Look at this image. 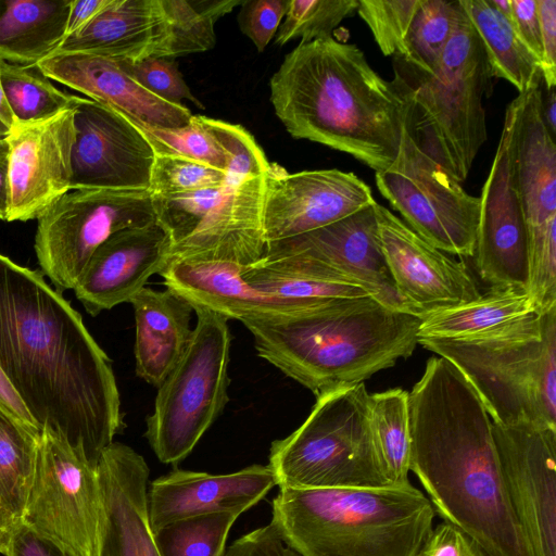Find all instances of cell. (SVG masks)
Returning <instances> with one entry per match:
<instances>
[{"label": "cell", "instance_id": "1", "mask_svg": "<svg viewBox=\"0 0 556 556\" xmlns=\"http://www.w3.org/2000/svg\"><path fill=\"white\" fill-rule=\"evenodd\" d=\"M0 368L37 428L97 467L125 427L111 359L40 269L1 252Z\"/></svg>", "mask_w": 556, "mask_h": 556}, {"label": "cell", "instance_id": "2", "mask_svg": "<svg viewBox=\"0 0 556 556\" xmlns=\"http://www.w3.org/2000/svg\"><path fill=\"white\" fill-rule=\"evenodd\" d=\"M409 471L435 514L485 556H533L515 516L479 395L446 358L427 362L408 393Z\"/></svg>", "mask_w": 556, "mask_h": 556}, {"label": "cell", "instance_id": "3", "mask_svg": "<svg viewBox=\"0 0 556 556\" xmlns=\"http://www.w3.org/2000/svg\"><path fill=\"white\" fill-rule=\"evenodd\" d=\"M277 117L294 138L350 154L377 172L396 159L407 103L354 43L332 36L300 43L269 81Z\"/></svg>", "mask_w": 556, "mask_h": 556}, {"label": "cell", "instance_id": "4", "mask_svg": "<svg viewBox=\"0 0 556 556\" xmlns=\"http://www.w3.org/2000/svg\"><path fill=\"white\" fill-rule=\"evenodd\" d=\"M241 321L260 357L317 396L362 383L409 357L421 317L364 295L323 299L295 314Z\"/></svg>", "mask_w": 556, "mask_h": 556}, {"label": "cell", "instance_id": "5", "mask_svg": "<svg viewBox=\"0 0 556 556\" xmlns=\"http://www.w3.org/2000/svg\"><path fill=\"white\" fill-rule=\"evenodd\" d=\"M435 511L410 482L378 488H279L271 521L300 556H415Z\"/></svg>", "mask_w": 556, "mask_h": 556}, {"label": "cell", "instance_id": "6", "mask_svg": "<svg viewBox=\"0 0 556 556\" xmlns=\"http://www.w3.org/2000/svg\"><path fill=\"white\" fill-rule=\"evenodd\" d=\"M492 78L484 49L462 7L430 73L395 60L393 80L407 103V131L459 184L488 139L483 98L491 93Z\"/></svg>", "mask_w": 556, "mask_h": 556}, {"label": "cell", "instance_id": "7", "mask_svg": "<svg viewBox=\"0 0 556 556\" xmlns=\"http://www.w3.org/2000/svg\"><path fill=\"white\" fill-rule=\"evenodd\" d=\"M418 344L463 374L492 422L556 428V307L481 337Z\"/></svg>", "mask_w": 556, "mask_h": 556}, {"label": "cell", "instance_id": "8", "mask_svg": "<svg viewBox=\"0 0 556 556\" xmlns=\"http://www.w3.org/2000/svg\"><path fill=\"white\" fill-rule=\"evenodd\" d=\"M364 384L338 387L316 396L305 421L271 443L268 466L279 488L339 489L389 485L369 424Z\"/></svg>", "mask_w": 556, "mask_h": 556}, {"label": "cell", "instance_id": "9", "mask_svg": "<svg viewBox=\"0 0 556 556\" xmlns=\"http://www.w3.org/2000/svg\"><path fill=\"white\" fill-rule=\"evenodd\" d=\"M197 325L180 359L157 388L146 438L160 462L185 459L229 401L231 336L225 316L192 304Z\"/></svg>", "mask_w": 556, "mask_h": 556}, {"label": "cell", "instance_id": "10", "mask_svg": "<svg viewBox=\"0 0 556 556\" xmlns=\"http://www.w3.org/2000/svg\"><path fill=\"white\" fill-rule=\"evenodd\" d=\"M155 220L149 190H71L37 218L34 247L40 270L59 292L73 290L104 241Z\"/></svg>", "mask_w": 556, "mask_h": 556}, {"label": "cell", "instance_id": "11", "mask_svg": "<svg viewBox=\"0 0 556 556\" xmlns=\"http://www.w3.org/2000/svg\"><path fill=\"white\" fill-rule=\"evenodd\" d=\"M376 185L403 222L444 253L472 257L480 199L429 156L404 126L394 162L376 173Z\"/></svg>", "mask_w": 556, "mask_h": 556}, {"label": "cell", "instance_id": "12", "mask_svg": "<svg viewBox=\"0 0 556 556\" xmlns=\"http://www.w3.org/2000/svg\"><path fill=\"white\" fill-rule=\"evenodd\" d=\"M375 204L321 228L267 243L260 264L280 273L358 283L386 306L408 312L384 258Z\"/></svg>", "mask_w": 556, "mask_h": 556}, {"label": "cell", "instance_id": "13", "mask_svg": "<svg viewBox=\"0 0 556 556\" xmlns=\"http://www.w3.org/2000/svg\"><path fill=\"white\" fill-rule=\"evenodd\" d=\"M101 510L97 467L61 439L41 431L31 484L18 521L75 556H97Z\"/></svg>", "mask_w": 556, "mask_h": 556}, {"label": "cell", "instance_id": "14", "mask_svg": "<svg viewBox=\"0 0 556 556\" xmlns=\"http://www.w3.org/2000/svg\"><path fill=\"white\" fill-rule=\"evenodd\" d=\"M508 496L533 556H556V428L492 422Z\"/></svg>", "mask_w": 556, "mask_h": 556}, {"label": "cell", "instance_id": "15", "mask_svg": "<svg viewBox=\"0 0 556 556\" xmlns=\"http://www.w3.org/2000/svg\"><path fill=\"white\" fill-rule=\"evenodd\" d=\"M72 109L71 190H149L155 153L141 131L123 114L88 98L73 96Z\"/></svg>", "mask_w": 556, "mask_h": 556}, {"label": "cell", "instance_id": "16", "mask_svg": "<svg viewBox=\"0 0 556 556\" xmlns=\"http://www.w3.org/2000/svg\"><path fill=\"white\" fill-rule=\"evenodd\" d=\"M376 203L357 175L337 168L288 173L269 164L264 175L262 225L266 243L292 238Z\"/></svg>", "mask_w": 556, "mask_h": 556}, {"label": "cell", "instance_id": "17", "mask_svg": "<svg viewBox=\"0 0 556 556\" xmlns=\"http://www.w3.org/2000/svg\"><path fill=\"white\" fill-rule=\"evenodd\" d=\"M375 213L389 271L409 313L421 317L480 296L463 262L424 240L387 207L376 203Z\"/></svg>", "mask_w": 556, "mask_h": 556}, {"label": "cell", "instance_id": "18", "mask_svg": "<svg viewBox=\"0 0 556 556\" xmlns=\"http://www.w3.org/2000/svg\"><path fill=\"white\" fill-rule=\"evenodd\" d=\"M475 265L491 288L526 290L528 238L518 192L507 117L480 195Z\"/></svg>", "mask_w": 556, "mask_h": 556}, {"label": "cell", "instance_id": "19", "mask_svg": "<svg viewBox=\"0 0 556 556\" xmlns=\"http://www.w3.org/2000/svg\"><path fill=\"white\" fill-rule=\"evenodd\" d=\"M7 141L10 149L7 222L37 219L71 190L73 109L42 121L16 122Z\"/></svg>", "mask_w": 556, "mask_h": 556}, {"label": "cell", "instance_id": "20", "mask_svg": "<svg viewBox=\"0 0 556 556\" xmlns=\"http://www.w3.org/2000/svg\"><path fill=\"white\" fill-rule=\"evenodd\" d=\"M101 521L97 556H161L148 509L149 467L130 446L113 442L97 466Z\"/></svg>", "mask_w": 556, "mask_h": 556}, {"label": "cell", "instance_id": "21", "mask_svg": "<svg viewBox=\"0 0 556 556\" xmlns=\"http://www.w3.org/2000/svg\"><path fill=\"white\" fill-rule=\"evenodd\" d=\"M170 240L155 220L121 230L91 255L75 288L78 301L91 315L130 302L149 278L165 268Z\"/></svg>", "mask_w": 556, "mask_h": 556}, {"label": "cell", "instance_id": "22", "mask_svg": "<svg viewBox=\"0 0 556 556\" xmlns=\"http://www.w3.org/2000/svg\"><path fill=\"white\" fill-rule=\"evenodd\" d=\"M277 481L268 465H252L226 475L176 469L148 489L152 531L176 520L215 513L241 515L257 504Z\"/></svg>", "mask_w": 556, "mask_h": 556}, {"label": "cell", "instance_id": "23", "mask_svg": "<svg viewBox=\"0 0 556 556\" xmlns=\"http://www.w3.org/2000/svg\"><path fill=\"white\" fill-rule=\"evenodd\" d=\"M37 66L51 80L150 126L181 127L187 125L192 116L184 104L167 102L148 91L114 59L86 53L55 52L40 61Z\"/></svg>", "mask_w": 556, "mask_h": 556}, {"label": "cell", "instance_id": "24", "mask_svg": "<svg viewBox=\"0 0 556 556\" xmlns=\"http://www.w3.org/2000/svg\"><path fill=\"white\" fill-rule=\"evenodd\" d=\"M243 268L222 260L170 258L160 275L167 289L227 319L295 314L323 300L263 292L242 279Z\"/></svg>", "mask_w": 556, "mask_h": 556}, {"label": "cell", "instance_id": "25", "mask_svg": "<svg viewBox=\"0 0 556 556\" xmlns=\"http://www.w3.org/2000/svg\"><path fill=\"white\" fill-rule=\"evenodd\" d=\"M542 84L519 93L505 112L527 229L556 218V142L542 114Z\"/></svg>", "mask_w": 556, "mask_h": 556}, {"label": "cell", "instance_id": "26", "mask_svg": "<svg viewBox=\"0 0 556 556\" xmlns=\"http://www.w3.org/2000/svg\"><path fill=\"white\" fill-rule=\"evenodd\" d=\"M172 29L162 0H112L55 52L86 53L137 63L170 55ZM54 52V53H55Z\"/></svg>", "mask_w": 556, "mask_h": 556}, {"label": "cell", "instance_id": "27", "mask_svg": "<svg viewBox=\"0 0 556 556\" xmlns=\"http://www.w3.org/2000/svg\"><path fill=\"white\" fill-rule=\"evenodd\" d=\"M130 303L136 321V375L159 388L190 342L193 306L167 288L144 287Z\"/></svg>", "mask_w": 556, "mask_h": 556}, {"label": "cell", "instance_id": "28", "mask_svg": "<svg viewBox=\"0 0 556 556\" xmlns=\"http://www.w3.org/2000/svg\"><path fill=\"white\" fill-rule=\"evenodd\" d=\"M71 0H0V59L31 66L66 37Z\"/></svg>", "mask_w": 556, "mask_h": 556}, {"label": "cell", "instance_id": "29", "mask_svg": "<svg viewBox=\"0 0 556 556\" xmlns=\"http://www.w3.org/2000/svg\"><path fill=\"white\" fill-rule=\"evenodd\" d=\"M534 313L525 289L491 288L473 301L421 316L418 339L477 338Z\"/></svg>", "mask_w": 556, "mask_h": 556}, {"label": "cell", "instance_id": "30", "mask_svg": "<svg viewBox=\"0 0 556 556\" xmlns=\"http://www.w3.org/2000/svg\"><path fill=\"white\" fill-rule=\"evenodd\" d=\"M486 54L493 77L509 81L519 93L542 80L540 65L492 0H458Z\"/></svg>", "mask_w": 556, "mask_h": 556}, {"label": "cell", "instance_id": "31", "mask_svg": "<svg viewBox=\"0 0 556 556\" xmlns=\"http://www.w3.org/2000/svg\"><path fill=\"white\" fill-rule=\"evenodd\" d=\"M368 408L374 445L387 483H409L408 392L395 388L369 394Z\"/></svg>", "mask_w": 556, "mask_h": 556}, {"label": "cell", "instance_id": "32", "mask_svg": "<svg viewBox=\"0 0 556 556\" xmlns=\"http://www.w3.org/2000/svg\"><path fill=\"white\" fill-rule=\"evenodd\" d=\"M40 434L0 408V503L15 522L26 505Z\"/></svg>", "mask_w": 556, "mask_h": 556}, {"label": "cell", "instance_id": "33", "mask_svg": "<svg viewBox=\"0 0 556 556\" xmlns=\"http://www.w3.org/2000/svg\"><path fill=\"white\" fill-rule=\"evenodd\" d=\"M0 83L17 123L42 121L72 108L73 94L58 89L37 65L0 59Z\"/></svg>", "mask_w": 556, "mask_h": 556}, {"label": "cell", "instance_id": "34", "mask_svg": "<svg viewBox=\"0 0 556 556\" xmlns=\"http://www.w3.org/2000/svg\"><path fill=\"white\" fill-rule=\"evenodd\" d=\"M243 0H162L172 29L169 59L215 46V22Z\"/></svg>", "mask_w": 556, "mask_h": 556}, {"label": "cell", "instance_id": "35", "mask_svg": "<svg viewBox=\"0 0 556 556\" xmlns=\"http://www.w3.org/2000/svg\"><path fill=\"white\" fill-rule=\"evenodd\" d=\"M459 12L458 0H424L408 30L406 54L394 60L430 73L453 34Z\"/></svg>", "mask_w": 556, "mask_h": 556}, {"label": "cell", "instance_id": "36", "mask_svg": "<svg viewBox=\"0 0 556 556\" xmlns=\"http://www.w3.org/2000/svg\"><path fill=\"white\" fill-rule=\"evenodd\" d=\"M240 515L215 513L170 522L154 533L161 556H224L229 531Z\"/></svg>", "mask_w": 556, "mask_h": 556}, {"label": "cell", "instance_id": "37", "mask_svg": "<svg viewBox=\"0 0 556 556\" xmlns=\"http://www.w3.org/2000/svg\"><path fill=\"white\" fill-rule=\"evenodd\" d=\"M126 118L147 138L155 155L188 157L225 172V154L213 135L202 124L200 115H192L187 125L175 128L150 126Z\"/></svg>", "mask_w": 556, "mask_h": 556}, {"label": "cell", "instance_id": "38", "mask_svg": "<svg viewBox=\"0 0 556 556\" xmlns=\"http://www.w3.org/2000/svg\"><path fill=\"white\" fill-rule=\"evenodd\" d=\"M357 5L358 0H289L275 43L283 46L295 38L305 43L330 37L333 29L357 10Z\"/></svg>", "mask_w": 556, "mask_h": 556}, {"label": "cell", "instance_id": "39", "mask_svg": "<svg viewBox=\"0 0 556 556\" xmlns=\"http://www.w3.org/2000/svg\"><path fill=\"white\" fill-rule=\"evenodd\" d=\"M241 277L263 292L294 299L317 300L371 295L368 290L358 285L279 273L258 263L244 267Z\"/></svg>", "mask_w": 556, "mask_h": 556}, {"label": "cell", "instance_id": "40", "mask_svg": "<svg viewBox=\"0 0 556 556\" xmlns=\"http://www.w3.org/2000/svg\"><path fill=\"white\" fill-rule=\"evenodd\" d=\"M226 157V184L237 187L245 180L264 176L269 167L254 137L241 125L200 115Z\"/></svg>", "mask_w": 556, "mask_h": 556}, {"label": "cell", "instance_id": "41", "mask_svg": "<svg viewBox=\"0 0 556 556\" xmlns=\"http://www.w3.org/2000/svg\"><path fill=\"white\" fill-rule=\"evenodd\" d=\"M424 0H358L357 13L386 56L402 59L414 16Z\"/></svg>", "mask_w": 556, "mask_h": 556}, {"label": "cell", "instance_id": "42", "mask_svg": "<svg viewBox=\"0 0 556 556\" xmlns=\"http://www.w3.org/2000/svg\"><path fill=\"white\" fill-rule=\"evenodd\" d=\"M226 184V173L210 164L176 155H155L151 194H174Z\"/></svg>", "mask_w": 556, "mask_h": 556}, {"label": "cell", "instance_id": "43", "mask_svg": "<svg viewBox=\"0 0 556 556\" xmlns=\"http://www.w3.org/2000/svg\"><path fill=\"white\" fill-rule=\"evenodd\" d=\"M118 63L139 85L159 98L178 105L187 100L204 109L186 84L174 59L149 58L137 63Z\"/></svg>", "mask_w": 556, "mask_h": 556}, {"label": "cell", "instance_id": "44", "mask_svg": "<svg viewBox=\"0 0 556 556\" xmlns=\"http://www.w3.org/2000/svg\"><path fill=\"white\" fill-rule=\"evenodd\" d=\"M289 0H243L238 13L239 28L263 52L277 34Z\"/></svg>", "mask_w": 556, "mask_h": 556}, {"label": "cell", "instance_id": "45", "mask_svg": "<svg viewBox=\"0 0 556 556\" xmlns=\"http://www.w3.org/2000/svg\"><path fill=\"white\" fill-rule=\"evenodd\" d=\"M415 556H485L479 545L448 522L433 527Z\"/></svg>", "mask_w": 556, "mask_h": 556}, {"label": "cell", "instance_id": "46", "mask_svg": "<svg viewBox=\"0 0 556 556\" xmlns=\"http://www.w3.org/2000/svg\"><path fill=\"white\" fill-rule=\"evenodd\" d=\"M542 41L541 75L546 90L556 87V0H536Z\"/></svg>", "mask_w": 556, "mask_h": 556}, {"label": "cell", "instance_id": "47", "mask_svg": "<svg viewBox=\"0 0 556 556\" xmlns=\"http://www.w3.org/2000/svg\"><path fill=\"white\" fill-rule=\"evenodd\" d=\"M4 556H75L58 542L36 532L22 521L11 528Z\"/></svg>", "mask_w": 556, "mask_h": 556}, {"label": "cell", "instance_id": "48", "mask_svg": "<svg viewBox=\"0 0 556 556\" xmlns=\"http://www.w3.org/2000/svg\"><path fill=\"white\" fill-rule=\"evenodd\" d=\"M510 22L514 29L541 66L542 41L536 0H510Z\"/></svg>", "mask_w": 556, "mask_h": 556}, {"label": "cell", "instance_id": "49", "mask_svg": "<svg viewBox=\"0 0 556 556\" xmlns=\"http://www.w3.org/2000/svg\"><path fill=\"white\" fill-rule=\"evenodd\" d=\"M235 556H300L281 539L273 527L261 529L250 536Z\"/></svg>", "mask_w": 556, "mask_h": 556}, {"label": "cell", "instance_id": "50", "mask_svg": "<svg viewBox=\"0 0 556 556\" xmlns=\"http://www.w3.org/2000/svg\"><path fill=\"white\" fill-rule=\"evenodd\" d=\"M112 0L72 1L66 25V37L76 34L100 14ZM65 37V38H66Z\"/></svg>", "mask_w": 556, "mask_h": 556}, {"label": "cell", "instance_id": "51", "mask_svg": "<svg viewBox=\"0 0 556 556\" xmlns=\"http://www.w3.org/2000/svg\"><path fill=\"white\" fill-rule=\"evenodd\" d=\"M0 408L13 416L14 418L37 428L35 421L24 406L23 402L13 390L0 368ZM38 429V428H37ZM39 430V429H38Z\"/></svg>", "mask_w": 556, "mask_h": 556}, {"label": "cell", "instance_id": "52", "mask_svg": "<svg viewBox=\"0 0 556 556\" xmlns=\"http://www.w3.org/2000/svg\"><path fill=\"white\" fill-rule=\"evenodd\" d=\"M9 144L0 140V220H7L9 207Z\"/></svg>", "mask_w": 556, "mask_h": 556}, {"label": "cell", "instance_id": "53", "mask_svg": "<svg viewBox=\"0 0 556 556\" xmlns=\"http://www.w3.org/2000/svg\"><path fill=\"white\" fill-rule=\"evenodd\" d=\"M547 94L542 101V114L551 135L556 137V91L555 88L546 90Z\"/></svg>", "mask_w": 556, "mask_h": 556}, {"label": "cell", "instance_id": "54", "mask_svg": "<svg viewBox=\"0 0 556 556\" xmlns=\"http://www.w3.org/2000/svg\"><path fill=\"white\" fill-rule=\"evenodd\" d=\"M16 124L0 83V140L7 139Z\"/></svg>", "mask_w": 556, "mask_h": 556}, {"label": "cell", "instance_id": "55", "mask_svg": "<svg viewBox=\"0 0 556 556\" xmlns=\"http://www.w3.org/2000/svg\"><path fill=\"white\" fill-rule=\"evenodd\" d=\"M12 527H0V553L4 555L10 542Z\"/></svg>", "mask_w": 556, "mask_h": 556}, {"label": "cell", "instance_id": "56", "mask_svg": "<svg viewBox=\"0 0 556 556\" xmlns=\"http://www.w3.org/2000/svg\"><path fill=\"white\" fill-rule=\"evenodd\" d=\"M15 521L0 503V527H12Z\"/></svg>", "mask_w": 556, "mask_h": 556}]
</instances>
